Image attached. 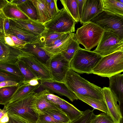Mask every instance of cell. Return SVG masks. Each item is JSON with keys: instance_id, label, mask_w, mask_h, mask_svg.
Returning <instances> with one entry per match:
<instances>
[{"instance_id": "cell-1", "label": "cell", "mask_w": 123, "mask_h": 123, "mask_svg": "<svg viewBox=\"0 0 123 123\" xmlns=\"http://www.w3.org/2000/svg\"><path fill=\"white\" fill-rule=\"evenodd\" d=\"M64 82L75 94L104 100L102 88L82 77L70 68L66 74Z\"/></svg>"}, {"instance_id": "cell-2", "label": "cell", "mask_w": 123, "mask_h": 123, "mask_svg": "<svg viewBox=\"0 0 123 123\" xmlns=\"http://www.w3.org/2000/svg\"><path fill=\"white\" fill-rule=\"evenodd\" d=\"M123 72V52L118 51L102 57L92 73L108 78Z\"/></svg>"}, {"instance_id": "cell-3", "label": "cell", "mask_w": 123, "mask_h": 123, "mask_svg": "<svg viewBox=\"0 0 123 123\" xmlns=\"http://www.w3.org/2000/svg\"><path fill=\"white\" fill-rule=\"evenodd\" d=\"M89 22L115 34L123 42V16L104 10Z\"/></svg>"}, {"instance_id": "cell-4", "label": "cell", "mask_w": 123, "mask_h": 123, "mask_svg": "<svg viewBox=\"0 0 123 123\" xmlns=\"http://www.w3.org/2000/svg\"><path fill=\"white\" fill-rule=\"evenodd\" d=\"M102 57L93 51L80 47L70 61V68L79 73L91 74L93 69Z\"/></svg>"}, {"instance_id": "cell-5", "label": "cell", "mask_w": 123, "mask_h": 123, "mask_svg": "<svg viewBox=\"0 0 123 123\" xmlns=\"http://www.w3.org/2000/svg\"><path fill=\"white\" fill-rule=\"evenodd\" d=\"M36 93L33 92L12 103L4 105V108L8 114L18 116L30 123H36L38 115L31 108Z\"/></svg>"}, {"instance_id": "cell-6", "label": "cell", "mask_w": 123, "mask_h": 123, "mask_svg": "<svg viewBox=\"0 0 123 123\" xmlns=\"http://www.w3.org/2000/svg\"><path fill=\"white\" fill-rule=\"evenodd\" d=\"M104 31L97 25L89 22L78 28L74 37L85 49L90 50L98 45Z\"/></svg>"}, {"instance_id": "cell-7", "label": "cell", "mask_w": 123, "mask_h": 123, "mask_svg": "<svg viewBox=\"0 0 123 123\" xmlns=\"http://www.w3.org/2000/svg\"><path fill=\"white\" fill-rule=\"evenodd\" d=\"M76 23L63 7L52 19L43 24L46 29L50 31L65 33L74 32Z\"/></svg>"}, {"instance_id": "cell-8", "label": "cell", "mask_w": 123, "mask_h": 123, "mask_svg": "<svg viewBox=\"0 0 123 123\" xmlns=\"http://www.w3.org/2000/svg\"><path fill=\"white\" fill-rule=\"evenodd\" d=\"M19 59L33 72L39 80H53L50 67L32 54L23 51Z\"/></svg>"}, {"instance_id": "cell-9", "label": "cell", "mask_w": 123, "mask_h": 123, "mask_svg": "<svg viewBox=\"0 0 123 123\" xmlns=\"http://www.w3.org/2000/svg\"><path fill=\"white\" fill-rule=\"evenodd\" d=\"M93 51L102 57L116 52H123V42L115 34L104 31L97 47Z\"/></svg>"}, {"instance_id": "cell-10", "label": "cell", "mask_w": 123, "mask_h": 123, "mask_svg": "<svg viewBox=\"0 0 123 123\" xmlns=\"http://www.w3.org/2000/svg\"><path fill=\"white\" fill-rule=\"evenodd\" d=\"M70 62L63 56L61 53L52 57L50 69L53 80L64 82L66 74L70 68Z\"/></svg>"}, {"instance_id": "cell-11", "label": "cell", "mask_w": 123, "mask_h": 123, "mask_svg": "<svg viewBox=\"0 0 123 123\" xmlns=\"http://www.w3.org/2000/svg\"><path fill=\"white\" fill-rule=\"evenodd\" d=\"M102 90L104 100L107 109V114L114 123H119L122 116L116 97L109 87H104Z\"/></svg>"}, {"instance_id": "cell-12", "label": "cell", "mask_w": 123, "mask_h": 123, "mask_svg": "<svg viewBox=\"0 0 123 123\" xmlns=\"http://www.w3.org/2000/svg\"><path fill=\"white\" fill-rule=\"evenodd\" d=\"M40 86L43 89L48 90L51 93H55L64 96L73 102L78 98L75 94L67 86L65 82L53 80H40Z\"/></svg>"}, {"instance_id": "cell-13", "label": "cell", "mask_w": 123, "mask_h": 123, "mask_svg": "<svg viewBox=\"0 0 123 123\" xmlns=\"http://www.w3.org/2000/svg\"><path fill=\"white\" fill-rule=\"evenodd\" d=\"M31 108L38 116L43 114V110L47 109L56 110L65 114L56 105L48 99L45 89L36 93L32 101Z\"/></svg>"}, {"instance_id": "cell-14", "label": "cell", "mask_w": 123, "mask_h": 123, "mask_svg": "<svg viewBox=\"0 0 123 123\" xmlns=\"http://www.w3.org/2000/svg\"><path fill=\"white\" fill-rule=\"evenodd\" d=\"M0 63L17 64L23 51L16 47L10 46L0 40Z\"/></svg>"}, {"instance_id": "cell-15", "label": "cell", "mask_w": 123, "mask_h": 123, "mask_svg": "<svg viewBox=\"0 0 123 123\" xmlns=\"http://www.w3.org/2000/svg\"><path fill=\"white\" fill-rule=\"evenodd\" d=\"M104 10L101 0H86L80 22L83 25Z\"/></svg>"}, {"instance_id": "cell-16", "label": "cell", "mask_w": 123, "mask_h": 123, "mask_svg": "<svg viewBox=\"0 0 123 123\" xmlns=\"http://www.w3.org/2000/svg\"><path fill=\"white\" fill-rule=\"evenodd\" d=\"M74 34V33H65L60 37L59 41L55 45L51 47H41V48L51 59L55 55L67 49L72 41Z\"/></svg>"}, {"instance_id": "cell-17", "label": "cell", "mask_w": 123, "mask_h": 123, "mask_svg": "<svg viewBox=\"0 0 123 123\" xmlns=\"http://www.w3.org/2000/svg\"><path fill=\"white\" fill-rule=\"evenodd\" d=\"M15 23L28 32L37 37L40 35L45 30L43 24L38 21L31 19H10Z\"/></svg>"}, {"instance_id": "cell-18", "label": "cell", "mask_w": 123, "mask_h": 123, "mask_svg": "<svg viewBox=\"0 0 123 123\" xmlns=\"http://www.w3.org/2000/svg\"><path fill=\"white\" fill-rule=\"evenodd\" d=\"M10 20V29L7 34L13 35L20 40L30 43L37 41L38 37L28 32L16 25L11 19Z\"/></svg>"}, {"instance_id": "cell-19", "label": "cell", "mask_w": 123, "mask_h": 123, "mask_svg": "<svg viewBox=\"0 0 123 123\" xmlns=\"http://www.w3.org/2000/svg\"><path fill=\"white\" fill-rule=\"evenodd\" d=\"M56 105L66 114L71 122L78 119L83 113V111L78 110L71 104L60 97Z\"/></svg>"}, {"instance_id": "cell-20", "label": "cell", "mask_w": 123, "mask_h": 123, "mask_svg": "<svg viewBox=\"0 0 123 123\" xmlns=\"http://www.w3.org/2000/svg\"><path fill=\"white\" fill-rule=\"evenodd\" d=\"M41 47H42L41 45L37 41L33 43H28L21 49L23 51L32 54L50 68L51 59Z\"/></svg>"}, {"instance_id": "cell-21", "label": "cell", "mask_w": 123, "mask_h": 123, "mask_svg": "<svg viewBox=\"0 0 123 123\" xmlns=\"http://www.w3.org/2000/svg\"><path fill=\"white\" fill-rule=\"evenodd\" d=\"M109 87L116 97L119 105L123 103V74L110 77Z\"/></svg>"}, {"instance_id": "cell-22", "label": "cell", "mask_w": 123, "mask_h": 123, "mask_svg": "<svg viewBox=\"0 0 123 123\" xmlns=\"http://www.w3.org/2000/svg\"><path fill=\"white\" fill-rule=\"evenodd\" d=\"M36 9L37 21L43 24L50 19L46 0H31Z\"/></svg>"}, {"instance_id": "cell-23", "label": "cell", "mask_w": 123, "mask_h": 123, "mask_svg": "<svg viewBox=\"0 0 123 123\" xmlns=\"http://www.w3.org/2000/svg\"><path fill=\"white\" fill-rule=\"evenodd\" d=\"M40 86V84L35 86H29L24 85L21 82L10 99L5 105L12 103L35 92Z\"/></svg>"}, {"instance_id": "cell-24", "label": "cell", "mask_w": 123, "mask_h": 123, "mask_svg": "<svg viewBox=\"0 0 123 123\" xmlns=\"http://www.w3.org/2000/svg\"><path fill=\"white\" fill-rule=\"evenodd\" d=\"M2 11L5 16L10 19H30L18 8L17 5L9 2Z\"/></svg>"}, {"instance_id": "cell-25", "label": "cell", "mask_w": 123, "mask_h": 123, "mask_svg": "<svg viewBox=\"0 0 123 123\" xmlns=\"http://www.w3.org/2000/svg\"><path fill=\"white\" fill-rule=\"evenodd\" d=\"M78 99L92 107L94 109L98 110L106 114L108 110L104 100H101L86 96L75 94Z\"/></svg>"}, {"instance_id": "cell-26", "label": "cell", "mask_w": 123, "mask_h": 123, "mask_svg": "<svg viewBox=\"0 0 123 123\" xmlns=\"http://www.w3.org/2000/svg\"><path fill=\"white\" fill-rule=\"evenodd\" d=\"M64 33L51 32L45 28L44 31L38 37L37 42L42 47H46Z\"/></svg>"}, {"instance_id": "cell-27", "label": "cell", "mask_w": 123, "mask_h": 123, "mask_svg": "<svg viewBox=\"0 0 123 123\" xmlns=\"http://www.w3.org/2000/svg\"><path fill=\"white\" fill-rule=\"evenodd\" d=\"M103 10L123 16V4L117 0H101Z\"/></svg>"}, {"instance_id": "cell-28", "label": "cell", "mask_w": 123, "mask_h": 123, "mask_svg": "<svg viewBox=\"0 0 123 123\" xmlns=\"http://www.w3.org/2000/svg\"><path fill=\"white\" fill-rule=\"evenodd\" d=\"M64 8L76 23L80 22L77 0H61Z\"/></svg>"}, {"instance_id": "cell-29", "label": "cell", "mask_w": 123, "mask_h": 123, "mask_svg": "<svg viewBox=\"0 0 123 123\" xmlns=\"http://www.w3.org/2000/svg\"><path fill=\"white\" fill-rule=\"evenodd\" d=\"M17 6L18 8L30 19L38 21L36 9L31 0H26L24 3Z\"/></svg>"}, {"instance_id": "cell-30", "label": "cell", "mask_w": 123, "mask_h": 123, "mask_svg": "<svg viewBox=\"0 0 123 123\" xmlns=\"http://www.w3.org/2000/svg\"><path fill=\"white\" fill-rule=\"evenodd\" d=\"M18 86L6 87L0 88V104L5 105L17 89Z\"/></svg>"}, {"instance_id": "cell-31", "label": "cell", "mask_w": 123, "mask_h": 123, "mask_svg": "<svg viewBox=\"0 0 123 123\" xmlns=\"http://www.w3.org/2000/svg\"><path fill=\"white\" fill-rule=\"evenodd\" d=\"M80 47L79 44L74 37L67 49L61 53L67 60L70 62Z\"/></svg>"}, {"instance_id": "cell-32", "label": "cell", "mask_w": 123, "mask_h": 123, "mask_svg": "<svg viewBox=\"0 0 123 123\" xmlns=\"http://www.w3.org/2000/svg\"><path fill=\"white\" fill-rule=\"evenodd\" d=\"M0 70L5 71L14 74L18 77L22 82L24 80V76L17 64L0 63Z\"/></svg>"}, {"instance_id": "cell-33", "label": "cell", "mask_w": 123, "mask_h": 123, "mask_svg": "<svg viewBox=\"0 0 123 123\" xmlns=\"http://www.w3.org/2000/svg\"><path fill=\"white\" fill-rule=\"evenodd\" d=\"M49 115L56 120L61 123H69L71 121L65 114L55 110L45 109L43 111Z\"/></svg>"}, {"instance_id": "cell-34", "label": "cell", "mask_w": 123, "mask_h": 123, "mask_svg": "<svg viewBox=\"0 0 123 123\" xmlns=\"http://www.w3.org/2000/svg\"><path fill=\"white\" fill-rule=\"evenodd\" d=\"M17 64L24 76V81H27L34 79L38 80L36 75L20 60L19 59Z\"/></svg>"}, {"instance_id": "cell-35", "label": "cell", "mask_w": 123, "mask_h": 123, "mask_svg": "<svg viewBox=\"0 0 123 123\" xmlns=\"http://www.w3.org/2000/svg\"><path fill=\"white\" fill-rule=\"evenodd\" d=\"M10 29V19L6 17L0 10V35L5 36Z\"/></svg>"}, {"instance_id": "cell-36", "label": "cell", "mask_w": 123, "mask_h": 123, "mask_svg": "<svg viewBox=\"0 0 123 123\" xmlns=\"http://www.w3.org/2000/svg\"><path fill=\"white\" fill-rule=\"evenodd\" d=\"M95 115L93 110L87 109L83 111L82 115L79 118L69 123H91Z\"/></svg>"}, {"instance_id": "cell-37", "label": "cell", "mask_w": 123, "mask_h": 123, "mask_svg": "<svg viewBox=\"0 0 123 123\" xmlns=\"http://www.w3.org/2000/svg\"><path fill=\"white\" fill-rule=\"evenodd\" d=\"M91 123H114L111 118L107 114L102 113L95 115Z\"/></svg>"}, {"instance_id": "cell-38", "label": "cell", "mask_w": 123, "mask_h": 123, "mask_svg": "<svg viewBox=\"0 0 123 123\" xmlns=\"http://www.w3.org/2000/svg\"><path fill=\"white\" fill-rule=\"evenodd\" d=\"M6 81H11L19 83L22 81L17 76L8 72L0 70V82Z\"/></svg>"}, {"instance_id": "cell-39", "label": "cell", "mask_w": 123, "mask_h": 123, "mask_svg": "<svg viewBox=\"0 0 123 123\" xmlns=\"http://www.w3.org/2000/svg\"><path fill=\"white\" fill-rule=\"evenodd\" d=\"M46 1L51 19L58 13L60 10L58 9L57 6V0H46Z\"/></svg>"}, {"instance_id": "cell-40", "label": "cell", "mask_w": 123, "mask_h": 123, "mask_svg": "<svg viewBox=\"0 0 123 123\" xmlns=\"http://www.w3.org/2000/svg\"><path fill=\"white\" fill-rule=\"evenodd\" d=\"M43 113L38 116L36 123H61L47 113L44 112Z\"/></svg>"}, {"instance_id": "cell-41", "label": "cell", "mask_w": 123, "mask_h": 123, "mask_svg": "<svg viewBox=\"0 0 123 123\" xmlns=\"http://www.w3.org/2000/svg\"><path fill=\"white\" fill-rule=\"evenodd\" d=\"M8 114L9 119V121L6 123H30L18 116Z\"/></svg>"}, {"instance_id": "cell-42", "label": "cell", "mask_w": 123, "mask_h": 123, "mask_svg": "<svg viewBox=\"0 0 123 123\" xmlns=\"http://www.w3.org/2000/svg\"><path fill=\"white\" fill-rule=\"evenodd\" d=\"M6 34L12 38L15 44V46L20 49L23 48L25 45L29 43L20 40L13 35L10 34Z\"/></svg>"}, {"instance_id": "cell-43", "label": "cell", "mask_w": 123, "mask_h": 123, "mask_svg": "<svg viewBox=\"0 0 123 123\" xmlns=\"http://www.w3.org/2000/svg\"><path fill=\"white\" fill-rule=\"evenodd\" d=\"M19 83L11 81H6L0 82V88L6 87L18 86Z\"/></svg>"}, {"instance_id": "cell-44", "label": "cell", "mask_w": 123, "mask_h": 123, "mask_svg": "<svg viewBox=\"0 0 123 123\" xmlns=\"http://www.w3.org/2000/svg\"><path fill=\"white\" fill-rule=\"evenodd\" d=\"M85 1L86 0H77L80 21L81 18L83 7Z\"/></svg>"}, {"instance_id": "cell-45", "label": "cell", "mask_w": 123, "mask_h": 123, "mask_svg": "<svg viewBox=\"0 0 123 123\" xmlns=\"http://www.w3.org/2000/svg\"><path fill=\"white\" fill-rule=\"evenodd\" d=\"M38 79H34L26 81H23L21 82L26 85L29 86H35L40 84V81Z\"/></svg>"}, {"instance_id": "cell-46", "label": "cell", "mask_w": 123, "mask_h": 123, "mask_svg": "<svg viewBox=\"0 0 123 123\" xmlns=\"http://www.w3.org/2000/svg\"><path fill=\"white\" fill-rule=\"evenodd\" d=\"M5 44L12 47H16L12 38L6 34L4 38Z\"/></svg>"}, {"instance_id": "cell-47", "label": "cell", "mask_w": 123, "mask_h": 123, "mask_svg": "<svg viewBox=\"0 0 123 123\" xmlns=\"http://www.w3.org/2000/svg\"><path fill=\"white\" fill-rule=\"evenodd\" d=\"M9 118L7 112L1 118H0V123H6L9 120Z\"/></svg>"}, {"instance_id": "cell-48", "label": "cell", "mask_w": 123, "mask_h": 123, "mask_svg": "<svg viewBox=\"0 0 123 123\" xmlns=\"http://www.w3.org/2000/svg\"><path fill=\"white\" fill-rule=\"evenodd\" d=\"M9 2L7 0H0V10L2 11L4 7Z\"/></svg>"}, {"instance_id": "cell-49", "label": "cell", "mask_w": 123, "mask_h": 123, "mask_svg": "<svg viewBox=\"0 0 123 123\" xmlns=\"http://www.w3.org/2000/svg\"><path fill=\"white\" fill-rule=\"evenodd\" d=\"M26 0H8L9 2L11 3L17 5L22 4L25 2Z\"/></svg>"}, {"instance_id": "cell-50", "label": "cell", "mask_w": 123, "mask_h": 123, "mask_svg": "<svg viewBox=\"0 0 123 123\" xmlns=\"http://www.w3.org/2000/svg\"><path fill=\"white\" fill-rule=\"evenodd\" d=\"M7 113L5 109L4 108L2 109H0V118H1Z\"/></svg>"}, {"instance_id": "cell-51", "label": "cell", "mask_w": 123, "mask_h": 123, "mask_svg": "<svg viewBox=\"0 0 123 123\" xmlns=\"http://www.w3.org/2000/svg\"><path fill=\"white\" fill-rule=\"evenodd\" d=\"M119 123H123V116L122 117L120 120Z\"/></svg>"}, {"instance_id": "cell-52", "label": "cell", "mask_w": 123, "mask_h": 123, "mask_svg": "<svg viewBox=\"0 0 123 123\" xmlns=\"http://www.w3.org/2000/svg\"><path fill=\"white\" fill-rule=\"evenodd\" d=\"M118 1L123 4V0H117Z\"/></svg>"}]
</instances>
